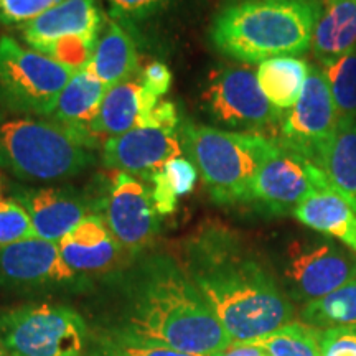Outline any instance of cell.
I'll return each mask as SVG.
<instances>
[{"mask_svg": "<svg viewBox=\"0 0 356 356\" xmlns=\"http://www.w3.org/2000/svg\"><path fill=\"white\" fill-rule=\"evenodd\" d=\"M180 126L177 106L170 101H160L144 124V127H157L170 132H178Z\"/></svg>", "mask_w": 356, "mask_h": 356, "instance_id": "36", "label": "cell"}, {"mask_svg": "<svg viewBox=\"0 0 356 356\" xmlns=\"http://www.w3.org/2000/svg\"><path fill=\"white\" fill-rule=\"evenodd\" d=\"M300 320L320 330L356 325V279L302 307Z\"/></svg>", "mask_w": 356, "mask_h": 356, "instance_id": "26", "label": "cell"}, {"mask_svg": "<svg viewBox=\"0 0 356 356\" xmlns=\"http://www.w3.org/2000/svg\"><path fill=\"white\" fill-rule=\"evenodd\" d=\"M15 198L29 213L35 236L60 243L84 218L97 213L96 203L68 186H12Z\"/></svg>", "mask_w": 356, "mask_h": 356, "instance_id": "14", "label": "cell"}, {"mask_svg": "<svg viewBox=\"0 0 356 356\" xmlns=\"http://www.w3.org/2000/svg\"><path fill=\"white\" fill-rule=\"evenodd\" d=\"M322 10V0H239L216 13L208 35L216 51L243 63L302 55Z\"/></svg>", "mask_w": 356, "mask_h": 356, "instance_id": "3", "label": "cell"}, {"mask_svg": "<svg viewBox=\"0 0 356 356\" xmlns=\"http://www.w3.org/2000/svg\"><path fill=\"white\" fill-rule=\"evenodd\" d=\"M216 356H267L259 346L252 343H231L228 348Z\"/></svg>", "mask_w": 356, "mask_h": 356, "instance_id": "37", "label": "cell"}, {"mask_svg": "<svg viewBox=\"0 0 356 356\" xmlns=\"http://www.w3.org/2000/svg\"><path fill=\"white\" fill-rule=\"evenodd\" d=\"M178 137L211 200L221 207L248 204L257 172L279 150V142L264 134L226 131L190 121L181 124Z\"/></svg>", "mask_w": 356, "mask_h": 356, "instance_id": "5", "label": "cell"}, {"mask_svg": "<svg viewBox=\"0 0 356 356\" xmlns=\"http://www.w3.org/2000/svg\"><path fill=\"white\" fill-rule=\"evenodd\" d=\"M356 279V254L323 234L289 243L282 257V284L289 299L310 302L323 299Z\"/></svg>", "mask_w": 356, "mask_h": 356, "instance_id": "8", "label": "cell"}, {"mask_svg": "<svg viewBox=\"0 0 356 356\" xmlns=\"http://www.w3.org/2000/svg\"><path fill=\"white\" fill-rule=\"evenodd\" d=\"M356 47V0H327L315 26L312 50L318 60Z\"/></svg>", "mask_w": 356, "mask_h": 356, "instance_id": "22", "label": "cell"}, {"mask_svg": "<svg viewBox=\"0 0 356 356\" xmlns=\"http://www.w3.org/2000/svg\"><path fill=\"white\" fill-rule=\"evenodd\" d=\"M142 84L147 89L154 92L155 96L162 97L167 95L168 89L172 84V73L167 65L160 63V61H154V63L147 65L144 73H142Z\"/></svg>", "mask_w": 356, "mask_h": 356, "instance_id": "35", "label": "cell"}, {"mask_svg": "<svg viewBox=\"0 0 356 356\" xmlns=\"http://www.w3.org/2000/svg\"><path fill=\"white\" fill-rule=\"evenodd\" d=\"M178 0H106L111 19L126 26L157 17L175 6Z\"/></svg>", "mask_w": 356, "mask_h": 356, "instance_id": "31", "label": "cell"}, {"mask_svg": "<svg viewBox=\"0 0 356 356\" xmlns=\"http://www.w3.org/2000/svg\"><path fill=\"white\" fill-rule=\"evenodd\" d=\"M89 356H202L186 353V351L173 350L168 346L140 343V341H129L108 335L95 333L92 341L88 348Z\"/></svg>", "mask_w": 356, "mask_h": 356, "instance_id": "28", "label": "cell"}, {"mask_svg": "<svg viewBox=\"0 0 356 356\" xmlns=\"http://www.w3.org/2000/svg\"><path fill=\"white\" fill-rule=\"evenodd\" d=\"M74 73L12 37L0 38V104L13 114L48 118Z\"/></svg>", "mask_w": 356, "mask_h": 356, "instance_id": "7", "label": "cell"}, {"mask_svg": "<svg viewBox=\"0 0 356 356\" xmlns=\"http://www.w3.org/2000/svg\"><path fill=\"white\" fill-rule=\"evenodd\" d=\"M307 228L337 239L356 254V204L328 184L315 190L293 211Z\"/></svg>", "mask_w": 356, "mask_h": 356, "instance_id": "18", "label": "cell"}, {"mask_svg": "<svg viewBox=\"0 0 356 356\" xmlns=\"http://www.w3.org/2000/svg\"><path fill=\"white\" fill-rule=\"evenodd\" d=\"M106 20L96 0H61L25 25L22 35L30 48L42 51L47 44L66 37H86L97 42Z\"/></svg>", "mask_w": 356, "mask_h": 356, "instance_id": "17", "label": "cell"}, {"mask_svg": "<svg viewBox=\"0 0 356 356\" xmlns=\"http://www.w3.org/2000/svg\"><path fill=\"white\" fill-rule=\"evenodd\" d=\"M0 356H8V353L6 351V348H3L2 343H0Z\"/></svg>", "mask_w": 356, "mask_h": 356, "instance_id": "39", "label": "cell"}, {"mask_svg": "<svg viewBox=\"0 0 356 356\" xmlns=\"http://www.w3.org/2000/svg\"><path fill=\"white\" fill-rule=\"evenodd\" d=\"M225 3H231V2H239V0H222Z\"/></svg>", "mask_w": 356, "mask_h": 356, "instance_id": "40", "label": "cell"}, {"mask_svg": "<svg viewBox=\"0 0 356 356\" xmlns=\"http://www.w3.org/2000/svg\"><path fill=\"white\" fill-rule=\"evenodd\" d=\"M97 215L106 221L111 234L127 257L144 254L159 233V211L150 186L131 173L119 172Z\"/></svg>", "mask_w": 356, "mask_h": 356, "instance_id": "12", "label": "cell"}, {"mask_svg": "<svg viewBox=\"0 0 356 356\" xmlns=\"http://www.w3.org/2000/svg\"><path fill=\"white\" fill-rule=\"evenodd\" d=\"M322 333L323 330L302 320H292L257 338L252 345L259 346L267 356H322Z\"/></svg>", "mask_w": 356, "mask_h": 356, "instance_id": "25", "label": "cell"}, {"mask_svg": "<svg viewBox=\"0 0 356 356\" xmlns=\"http://www.w3.org/2000/svg\"><path fill=\"white\" fill-rule=\"evenodd\" d=\"M203 104L213 121L234 132L264 134L279 129L286 114L270 104L254 71L244 66L213 70L203 89Z\"/></svg>", "mask_w": 356, "mask_h": 356, "instance_id": "9", "label": "cell"}, {"mask_svg": "<svg viewBox=\"0 0 356 356\" xmlns=\"http://www.w3.org/2000/svg\"><path fill=\"white\" fill-rule=\"evenodd\" d=\"M310 66L296 56H275L262 61L256 78L264 96L274 108L289 111L304 91Z\"/></svg>", "mask_w": 356, "mask_h": 356, "instance_id": "21", "label": "cell"}, {"mask_svg": "<svg viewBox=\"0 0 356 356\" xmlns=\"http://www.w3.org/2000/svg\"><path fill=\"white\" fill-rule=\"evenodd\" d=\"M95 142L48 118H0V170L20 184H56L95 165Z\"/></svg>", "mask_w": 356, "mask_h": 356, "instance_id": "4", "label": "cell"}, {"mask_svg": "<svg viewBox=\"0 0 356 356\" xmlns=\"http://www.w3.org/2000/svg\"><path fill=\"white\" fill-rule=\"evenodd\" d=\"M83 280L61 259L58 243L30 238L0 249V291L29 293Z\"/></svg>", "mask_w": 356, "mask_h": 356, "instance_id": "13", "label": "cell"}, {"mask_svg": "<svg viewBox=\"0 0 356 356\" xmlns=\"http://www.w3.org/2000/svg\"><path fill=\"white\" fill-rule=\"evenodd\" d=\"M178 132L157 127H134L102 145L101 160L106 167L147 178L162 168L168 160L181 157Z\"/></svg>", "mask_w": 356, "mask_h": 356, "instance_id": "15", "label": "cell"}, {"mask_svg": "<svg viewBox=\"0 0 356 356\" xmlns=\"http://www.w3.org/2000/svg\"><path fill=\"white\" fill-rule=\"evenodd\" d=\"M180 262L233 343H252L293 320L296 307L273 267L228 226L203 222Z\"/></svg>", "mask_w": 356, "mask_h": 356, "instance_id": "2", "label": "cell"}, {"mask_svg": "<svg viewBox=\"0 0 356 356\" xmlns=\"http://www.w3.org/2000/svg\"><path fill=\"white\" fill-rule=\"evenodd\" d=\"M338 119H356V47L341 55L318 60Z\"/></svg>", "mask_w": 356, "mask_h": 356, "instance_id": "27", "label": "cell"}, {"mask_svg": "<svg viewBox=\"0 0 356 356\" xmlns=\"http://www.w3.org/2000/svg\"><path fill=\"white\" fill-rule=\"evenodd\" d=\"M322 356H356V325L323 330Z\"/></svg>", "mask_w": 356, "mask_h": 356, "instance_id": "34", "label": "cell"}, {"mask_svg": "<svg viewBox=\"0 0 356 356\" xmlns=\"http://www.w3.org/2000/svg\"><path fill=\"white\" fill-rule=\"evenodd\" d=\"M328 184L322 168L279 144L277 152L257 172L248 204L267 216L293 215L307 197Z\"/></svg>", "mask_w": 356, "mask_h": 356, "instance_id": "11", "label": "cell"}, {"mask_svg": "<svg viewBox=\"0 0 356 356\" xmlns=\"http://www.w3.org/2000/svg\"><path fill=\"white\" fill-rule=\"evenodd\" d=\"M3 193H6V178H3L2 170H0V200L6 198L3 197Z\"/></svg>", "mask_w": 356, "mask_h": 356, "instance_id": "38", "label": "cell"}, {"mask_svg": "<svg viewBox=\"0 0 356 356\" xmlns=\"http://www.w3.org/2000/svg\"><path fill=\"white\" fill-rule=\"evenodd\" d=\"M137 68L139 55L132 35L122 24L108 17L95 53L83 70L109 89L132 79Z\"/></svg>", "mask_w": 356, "mask_h": 356, "instance_id": "19", "label": "cell"}, {"mask_svg": "<svg viewBox=\"0 0 356 356\" xmlns=\"http://www.w3.org/2000/svg\"><path fill=\"white\" fill-rule=\"evenodd\" d=\"M37 238L29 213L15 198L0 200V249Z\"/></svg>", "mask_w": 356, "mask_h": 356, "instance_id": "29", "label": "cell"}, {"mask_svg": "<svg viewBox=\"0 0 356 356\" xmlns=\"http://www.w3.org/2000/svg\"><path fill=\"white\" fill-rule=\"evenodd\" d=\"M139 89L140 79L134 78L108 89L91 129L97 140L99 137L108 140L136 127L139 118Z\"/></svg>", "mask_w": 356, "mask_h": 356, "instance_id": "24", "label": "cell"}, {"mask_svg": "<svg viewBox=\"0 0 356 356\" xmlns=\"http://www.w3.org/2000/svg\"><path fill=\"white\" fill-rule=\"evenodd\" d=\"M162 172L165 175V180L168 186H170V190L177 195V198L190 195L193 191L195 185H197L198 168L188 159L177 157L168 160L165 165L162 167Z\"/></svg>", "mask_w": 356, "mask_h": 356, "instance_id": "33", "label": "cell"}, {"mask_svg": "<svg viewBox=\"0 0 356 356\" xmlns=\"http://www.w3.org/2000/svg\"><path fill=\"white\" fill-rule=\"evenodd\" d=\"M96 44L97 42L86 37H66L47 44L40 53L50 56L66 68L79 71L89 63Z\"/></svg>", "mask_w": 356, "mask_h": 356, "instance_id": "30", "label": "cell"}, {"mask_svg": "<svg viewBox=\"0 0 356 356\" xmlns=\"http://www.w3.org/2000/svg\"><path fill=\"white\" fill-rule=\"evenodd\" d=\"M0 343L8 356H83L89 328L68 305L10 307L0 309Z\"/></svg>", "mask_w": 356, "mask_h": 356, "instance_id": "6", "label": "cell"}, {"mask_svg": "<svg viewBox=\"0 0 356 356\" xmlns=\"http://www.w3.org/2000/svg\"><path fill=\"white\" fill-rule=\"evenodd\" d=\"M61 259L79 277L114 273L115 266L126 256L119 243L102 220L91 213L58 243Z\"/></svg>", "mask_w": 356, "mask_h": 356, "instance_id": "16", "label": "cell"}, {"mask_svg": "<svg viewBox=\"0 0 356 356\" xmlns=\"http://www.w3.org/2000/svg\"><path fill=\"white\" fill-rule=\"evenodd\" d=\"M337 126V108L323 71L320 66H310L304 91L296 106L284 114L274 139L320 168Z\"/></svg>", "mask_w": 356, "mask_h": 356, "instance_id": "10", "label": "cell"}, {"mask_svg": "<svg viewBox=\"0 0 356 356\" xmlns=\"http://www.w3.org/2000/svg\"><path fill=\"white\" fill-rule=\"evenodd\" d=\"M61 0H0V25L24 29Z\"/></svg>", "mask_w": 356, "mask_h": 356, "instance_id": "32", "label": "cell"}, {"mask_svg": "<svg viewBox=\"0 0 356 356\" xmlns=\"http://www.w3.org/2000/svg\"><path fill=\"white\" fill-rule=\"evenodd\" d=\"M320 168L333 188L356 204V119H338Z\"/></svg>", "mask_w": 356, "mask_h": 356, "instance_id": "23", "label": "cell"}, {"mask_svg": "<svg viewBox=\"0 0 356 356\" xmlns=\"http://www.w3.org/2000/svg\"><path fill=\"white\" fill-rule=\"evenodd\" d=\"M99 335L216 356L233 343L184 266L163 252L132 257L109 282Z\"/></svg>", "mask_w": 356, "mask_h": 356, "instance_id": "1", "label": "cell"}, {"mask_svg": "<svg viewBox=\"0 0 356 356\" xmlns=\"http://www.w3.org/2000/svg\"><path fill=\"white\" fill-rule=\"evenodd\" d=\"M106 92L108 88L104 84L84 70H79L61 91L55 109L48 119L86 137L97 145V139L92 136L91 129L99 114Z\"/></svg>", "mask_w": 356, "mask_h": 356, "instance_id": "20", "label": "cell"}]
</instances>
